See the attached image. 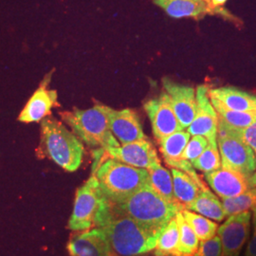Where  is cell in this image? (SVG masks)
I'll list each match as a JSON object with an SVG mask.
<instances>
[{
	"label": "cell",
	"mask_w": 256,
	"mask_h": 256,
	"mask_svg": "<svg viewBox=\"0 0 256 256\" xmlns=\"http://www.w3.org/2000/svg\"><path fill=\"white\" fill-rule=\"evenodd\" d=\"M205 180L221 198H228L239 196L250 189L247 178L238 171L226 167L204 174Z\"/></svg>",
	"instance_id": "obj_16"
},
{
	"label": "cell",
	"mask_w": 256,
	"mask_h": 256,
	"mask_svg": "<svg viewBox=\"0 0 256 256\" xmlns=\"http://www.w3.org/2000/svg\"><path fill=\"white\" fill-rule=\"evenodd\" d=\"M190 138L191 135L187 131L180 130L158 140L166 164L182 160L183 151Z\"/></svg>",
	"instance_id": "obj_23"
},
{
	"label": "cell",
	"mask_w": 256,
	"mask_h": 256,
	"mask_svg": "<svg viewBox=\"0 0 256 256\" xmlns=\"http://www.w3.org/2000/svg\"><path fill=\"white\" fill-rule=\"evenodd\" d=\"M196 112L192 124L187 128L191 136H203L208 142H218V116L210 102L209 90L206 86H198L196 90Z\"/></svg>",
	"instance_id": "obj_9"
},
{
	"label": "cell",
	"mask_w": 256,
	"mask_h": 256,
	"mask_svg": "<svg viewBox=\"0 0 256 256\" xmlns=\"http://www.w3.org/2000/svg\"><path fill=\"white\" fill-rule=\"evenodd\" d=\"M50 80V76L48 75L32 94L25 108L19 114V122L26 124L40 122L48 117L52 113V110L58 106L57 92L48 88Z\"/></svg>",
	"instance_id": "obj_15"
},
{
	"label": "cell",
	"mask_w": 256,
	"mask_h": 256,
	"mask_svg": "<svg viewBox=\"0 0 256 256\" xmlns=\"http://www.w3.org/2000/svg\"><path fill=\"white\" fill-rule=\"evenodd\" d=\"M245 256H256V222L254 221V234L250 238L247 250L245 252Z\"/></svg>",
	"instance_id": "obj_32"
},
{
	"label": "cell",
	"mask_w": 256,
	"mask_h": 256,
	"mask_svg": "<svg viewBox=\"0 0 256 256\" xmlns=\"http://www.w3.org/2000/svg\"><path fill=\"white\" fill-rule=\"evenodd\" d=\"M117 210L150 228L162 229L182 209L166 202L146 184L118 202H110Z\"/></svg>",
	"instance_id": "obj_3"
},
{
	"label": "cell",
	"mask_w": 256,
	"mask_h": 256,
	"mask_svg": "<svg viewBox=\"0 0 256 256\" xmlns=\"http://www.w3.org/2000/svg\"><path fill=\"white\" fill-rule=\"evenodd\" d=\"M144 110L151 122L154 137L156 140L184 130L176 118L168 94L162 92L158 97L150 99L144 106Z\"/></svg>",
	"instance_id": "obj_8"
},
{
	"label": "cell",
	"mask_w": 256,
	"mask_h": 256,
	"mask_svg": "<svg viewBox=\"0 0 256 256\" xmlns=\"http://www.w3.org/2000/svg\"><path fill=\"white\" fill-rule=\"evenodd\" d=\"M210 96V95H209ZM210 102L218 113V119L228 128L232 129H244L250 126L256 120V110L236 111L224 106L220 101L210 97Z\"/></svg>",
	"instance_id": "obj_22"
},
{
	"label": "cell",
	"mask_w": 256,
	"mask_h": 256,
	"mask_svg": "<svg viewBox=\"0 0 256 256\" xmlns=\"http://www.w3.org/2000/svg\"><path fill=\"white\" fill-rule=\"evenodd\" d=\"M99 228L104 230L112 254L118 256H140L154 250L164 229L142 225L116 210L111 203L110 212Z\"/></svg>",
	"instance_id": "obj_1"
},
{
	"label": "cell",
	"mask_w": 256,
	"mask_h": 256,
	"mask_svg": "<svg viewBox=\"0 0 256 256\" xmlns=\"http://www.w3.org/2000/svg\"><path fill=\"white\" fill-rule=\"evenodd\" d=\"M111 108L96 104L90 110H78L61 112L60 116L72 129L74 134L88 146L108 149L120 146L110 128Z\"/></svg>",
	"instance_id": "obj_4"
},
{
	"label": "cell",
	"mask_w": 256,
	"mask_h": 256,
	"mask_svg": "<svg viewBox=\"0 0 256 256\" xmlns=\"http://www.w3.org/2000/svg\"><path fill=\"white\" fill-rule=\"evenodd\" d=\"M106 202L108 198L102 194L96 176L92 174L76 191L68 228L74 232L92 229L96 226L98 216Z\"/></svg>",
	"instance_id": "obj_6"
},
{
	"label": "cell",
	"mask_w": 256,
	"mask_h": 256,
	"mask_svg": "<svg viewBox=\"0 0 256 256\" xmlns=\"http://www.w3.org/2000/svg\"><path fill=\"white\" fill-rule=\"evenodd\" d=\"M209 95L230 110H256V95L243 92L232 86H222L218 88L209 90Z\"/></svg>",
	"instance_id": "obj_19"
},
{
	"label": "cell",
	"mask_w": 256,
	"mask_h": 256,
	"mask_svg": "<svg viewBox=\"0 0 256 256\" xmlns=\"http://www.w3.org/2000/svg\"><path fill=\"white\" fill-rule=\"evenodd\" d=\"M208 146V140L203 136H192L183 151L182 158L190 162L202 154Z\"/></svg>",
	"instance_id": "obj_29"
},
{
	"label": "cell",
	"mask_w": 256,
	"mask_h": 256,
	"mask_svg": "<svg viewBox=\"0 0 256 256\" xmlns=\"http://www.w3.org/2000/svg\"><path fill=\"white\" fill-rule=\"evenodd\" d=\"M218 144L222 167L238 171L250 178L256 174V156L238 134L218 119Z\"/></svg>",
	"instance_id": "obj_7"
},
{
	"label": "cell",
	"mask_w": 256,
	"mask_h": 256,
	"mask_svg": "<svg viewBox=\"0 0 256 256\" xmlns=\"http://www.w3.org/2000/svg\"><path fill=\"white\" fill-rule=\"evenodd\" d=\"M147 171L149 174L148 185L166 202L178 206L182 210V208L178 205L174 198L173 178L171 173L167 169L164 168L162 164L156 165Z\"/></svg>",
	"instance_id": "obj_21"
},
{
	"label": "cell",
	"mask_w": 256,
	"mask_h": 256,
	"mask_svg": "<svg viewBox=\"0 0 256 256\" xmlns=\"http://www.w3.org/2000/svg\"><path fill=\"white\" fill-rule=\"evenodd\" d=\"M110 256H116V254H110Z\"/></svg>",
	"instance_id": "obj_36"
},
{
	"label": "cell",
	"mask_w": 256,
	"mask_h": 256,
	"mask_svg": "<svg viewBox=\"0 0 256 256\" xmlns=\"http://www.w3.org/2000/svg\"><path fill=\"white\" fill-rule=\"evenodd\" d=\"M70 256H110V242L102 228H93L72 234L66 245Z\"/></svg>",
	"instance_id": "obj_13"
},
{
	"label": "cell",
	"mask_w": 256,
	"mask_h": 256,
	"mask_svg": "<svg viewBox=\"0 0 256 256\" xmlns=\"http://www.w3.org/2000/svg\"><path fill=\"white\" fill-rule=\"evenodd\" d=\"M230 129H232V128H230ZM232 130L238 134V137L240 138L247 146L252 148V150L254 151L256 156V120L250 126L244 128V129H232ZM248 184H250V188L256 187V174L250 178Z\"/></svg>",
	"instance_id": "obj_30"
},
{
	"label": "cell",
	"mask_w": 256,
	"mask_h": 256,
	"mask_svg": "<svg viewBox=\"0 0 256 256\" xmlns=\"http://www.w3.org/2000/svg\"><path fill=\"white\" fill-rule=\"evenodd\" d=\"M182 212L200 241H205L216 236L218 229V225L216 222L187 209L182 210Z\"/></svg>",
	"instance_id": "obj_26"
},
{
	"label": "cell",
	"mask_w": 256,
	"mask_h": 256,
	"mask_svg": "<svg viewBox=\"0 0 256 256\" xmlns=\"http://www.w3.org/2000/svg\"><path fill=\"white\" fill-rule=\"evenodd\" d=\"M250 212L230 216L218 229L222 247L220 256H239L250 236Z\"/></svg>",
	"instance_id": "obj_10"
},
{
	"label": "cell",
	"mask_w": 256,
	"mask_h": 256,
	"mask_svg": "<svg viewBox=\"0 0 256 256\" xmlns=\"http://www.w3.org/2000/svg\"><path fill=\"white\" fill-rule=\"evenodd\" d=\"M187 210H192L209 220L218 222L223 221L226 218L222 203L208 188L200 192L198 198L192 202Z\"/></svg>",
	"instance_id": "obj_20"
},
{
	"label": "cell",
	"mask_w": 256,
	"mask_h": 256,
	"mask_svg": "<svg viewBox=\"0 0 256 256\" xmlns=\"http://www.w3.org/2000/svg\"><path fill=\"white\" fill-rule=\"evenodd\" d=\"M176 220L180 230V241L176 256H194L200 241L194 232L190 225L186 222L182 210L178 212L176 214Z\"/></svg>",
	"instance_id": "obj_25"
},
{
	"label": "cell",
	"mask_w": 256,
	"mask_h": 256,
	"mask_svg": "<svg viewBox=\"0 0 256 256\" xmlns=\"http://www.w3.org/2000/svg\"><path fill=\"white\" fill-rule=\"evenodd\" d=\"M205 3H206V5L208 6V9L210 10V14H214V9H212V4H210V0H203Z\"/></svg>",
	"instance_id": "obj_34"
},
{
	"label": "cell",
	"mask_w": 256,
	"mask_h": 256,
	"mask_svg": "<svg viewBox=\"0 0 256 256\" xmlns=\"http://www.w3.org/2000/svg\"><path fill=\"white\" fill-rule=\"evenodd\" d=\"M41 131L48 156L68 172L79 169L84 153L80 138L54 117L42 120Z\"/></svg>",
	"instance_id": "obj_5"
},
{
	"label": "cell",
	"mask_w": 256,
	"mask_h": 256,
	"mask_svg": "<svg viewBox=\"0 0 256 256\" xmlns=\"http://www.w3.org/2000/svg\"><path fill=\"white\" fill-rule=\"evenodd\" d=\"M99 183L102 194L110 202H118L148 184L149 174L146 169L122 164L104 154L100 148L94 153L92 167Z\"/></svg>",
	"instance_id": "obj_2"
},
{
	"label": "cell",
	"mask_w": 256,
	"mask_h": 256,
	"mask_svg": "<svg viewBox=\"0 0 256 256\" xmlns=\"http://www.w3.org/2000/svg\"></svg>",
	"instance_id": "obj_37"
},
{
	"label": "cell",
	"mask_w": 256,
	"mask_h": 256,
	"mask_svg": "<svg viewBox=\"0 0 256 256\" xmlns=\"http://www.w3.org/2000/svg\"><path fill=\"white\" fill-rule=\"evenodd\" d=\"M192 167L204 174L220 169L221 158L218 148V142H208V146L200 155L191 162Z\"/></svg>",
	"instance_id": "obj_28"
},
{
	"label": "cell",
	"mask_w": 256,
	"mask_h": 256,
	"mask_svg": "<svg viewBox=\"0 0 256 256\" xmlns=\"http://www.w3.org/2000/svg\"><path fill=\"white\" fill-rule=\"evenodd\" d=\"M228 0H210V4L212 7L214 9V14H223L224 16H226V12L225 10L222 9V7L224 6V4L227 2Z\"/></svg>",
	"instance_id": "obj_33"
},
{
	"label": "cell",
	"mask_w": 256,
	"mask_h": 256,
	"mask_svg": "<svg viewBox=\"0 0 256 256\" xmlns=\"http://www.w3.org/2000/svg\"><path fill=\"white\" fill-rule=\"evenodd\" d=\"M222 252L221 241L218 236H216L205 241H200L194 256H220Z\"/></svg>",
	"instance_id": "obj_31"
},
{
	"label": "cell",
	"mask_w": 256,
	"mask_h": 256,
	"mask_svg": "<svg viewBox=\"0 0 256 256\" xmlns=\"http://www.w3.org/2000/svg\"><path fill=\"white\" fill-rule=\"evenodd\" d=\"M252 210H254V221L256 222V206L252 209Z\"/></svg>",
	"instance_id": "obj_35"
},
{
	"label": "cell",
	"mask_w": 256,
	"mask_h": 256,
	"mask_svg": "<svg viewBox=\"0 0 256 256\" xmlns=\"http://www.w3.org/2000/svg\"><path fill=\"white\" fill-rule=\"evenodd\" d=\"M178 241L180 230L174 216L162 230L154 250L155 256H176Z\"/></svg>",
	"instance_id": "obj_24"
},
{
	"label": "cell",
	"mask_w": 256,
	"mask_h": 256,
	"mask_svg": "<svg viewBox=\"0 0 256 256\" xmlns=\"http://www.w3.org/2000/svg\"><path fill=\"white\" fill-rule=\"evenodd\" d=\"M110 128L113 136L122 146L146 138L137 112L130 108L122 110L111 108Z\"/></svg>",
	"instance_id": "obj_14"
},
{
	"label": "cell",
	"mask_w": 256,
	"mask_h": 256,
	"mask_svg": "<svg viewBox=\"0 0 256 256\" xmlns=\"http://www.w3.org/2000/svg\"><path fill=\"white\" fill-rule=\"evenodd\" d=\"M171 174L174 198L182 210L187 209L192 204L202 190L208 188L203 182H196L191 176L180 170L172 168Z\"/></svg>",
	"instance_id": "obj_18"
},
{
	"label": "cell",
	"mask_w": 256,
	"mask_h": 256,
	"mask_svg": "<svg viewBox=\"0 0 256 256\" xmlns=\"http://www.w3.org/2000/svg\"><path fill=\"white\" fill-rule=\"evenodd\" d=\"M156 6L173 18H203L210 14L203 0H153Z\"/></svg>",
	"instance_id": "obj_17"
},
{
	"label": "cell",
	"mask_w": 256,
	"mask_h": 256,
	"mask_svg": "<svg viewBox=\"0 0 256 256\" xmlns=\"http://www.w3.org/2000/svg\"><path fill=\"white\" fill-rule=\"evenodd\" d=\"M104 152L110 158L137 168L148 170L160 164L155 146L147 138L118 147L104 149Z\"/></svg>",
	"instance_id": "obj_11"
},
{
	"label": "cell",
	"mask_w": 256,
	"mask_h": 256,
	"mask_svg": "<svg viewBox=\"0 0 256 256\" xmlns=\"http://www.w3.org/2000/svg\"><path fill=\"white\" fill-rule=\"evenodd\" d=\"M222 206L226 216L248 212L256 206V188H250L239 196L228 198H222Z\"/></svg>",
	"instance_id": "obj_27"
},
{
	"label": "cell",
	"mask_w": 256,
	"mask_h": 256,
	"mask_svg": "<svg viewBox=\"0 0 256 256\" xmlns=\"http://www.w3.org/2000/svg\"><path fill=\"white\" fill-rule=\"evenodd\" d=\"M164 92L168 94L172 108L183 129L192 124L196 112V90L192 86L178 84L168 78L162 80Z\"/></svg>",
	"instance_id": "obj_12"
}]
</instances>
